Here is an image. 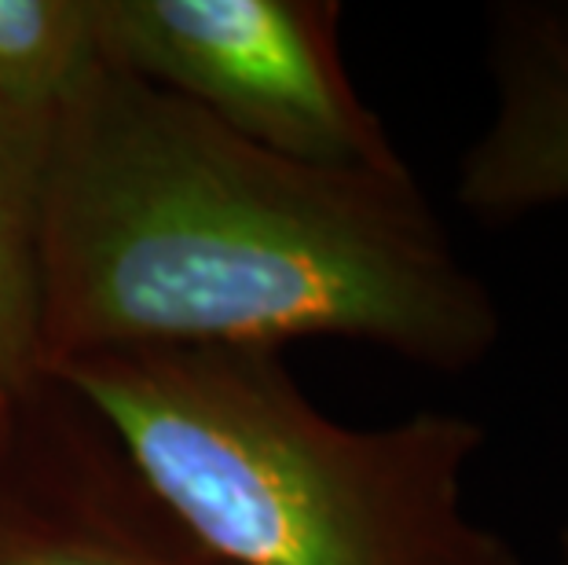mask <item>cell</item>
Listing matches in <instances>:
<instances>
[{
  "label": "cell",
  "mask_w": 568,
  "mask_h": 565,
  "mask_svg": "<svg viewBox=\"0 0 568 565\" xmlns=\"http://www.w3.org/2000/svg\"><path fill=\"white\" fill-rule=\"evenodd\" d=\"M44 371L148 349L367 342L469 371L503 312L410 170H323L239 140L103 59L52 125Z\"/></svg>",
  "instance_id": "6da1fadb"
},
{
  "label": "cell",
  "mask_w": 568,
  "mask_h": 565,
  "mask_svg": "<svg viewBox=\"0 0 568 565\" xmlns=\"http://www.w3.org/2000/svg\"><path fill=\"white\" fill-rule=\"evenodd\" d=\"M213 565H521L466 514L469 415H323L272 349H148L55 367Z\"/></svg>",
  "instance_id": "7a4b0ae2"
},
{
  "label": "cell",
  "mask_w": 568,
  "mask_h": 565,
  "mask_svg": "<svg viewBox=\"0 0 568 565\" xmlns=\"http://www.w3.org/2000/svg\"><path fill=\"white\" fill-rule=\"evenodd\" d=\"M337 27L334 0H95L106 67L239 140L323 170H407L348 78Z\"/></svg>",
  "instance_id": "3957f363"
},
{
  "label": "cell",
  "mask_w": 568,
  "mask_h": 565,
  "mask_svg": "<svg viewBox=\"0 0 568 565\" xmlns=\"http://www.w3.org/2000/svg\"><path fill=\"white\" fill-rule=\"evenodd\" d=\"M0 565H213L106 426L48 379L0 412Z\"/></svg>",
  "instance_id": "277c9868"
},
{
  "label": "cell",
  "mask_w": 568,
  "mask_h": 565,
  "mask_svg": "<svg viewBox=\"0 0 568 565\" xmlns=\"http://www.w3.org/2000/svg\"><path fill=\"white\" fill-rule=\"evenodd\" d=\"M495 114L458 162L455 199L485 224L568 202V0L491 11Z\"/></svg>",
  "instance_id": "5b68a950"
},
{
  "label": "cell",
  "mask_w": 568,
  "mask_h": 565,
  "mask_svg": "<svg viewBox=\"0 0 568 565\" xmlns=\"http://www.w3.org/2000/svg\"><path fill=\"white\" fill-rule=\"evenodd\" d=\"M55 122L0 107V412L44 382V176Z\"/></svg>",
  "instance_id": "8992f818"
},
{
  "label": "cell",
  "mask_w": 568,
  "mask_h": 565,
  "mask_svg": "<svg viewBox=\"0 0 568 565\" xmlns=\"http://www.w3.org/2000/svg\"><path fill=\"white\" fill-rule=\"evenodd\" d=\"M95 63V0H0V107L55 122Z\"/></svg>",
  "instance_id": "52a82bcc"
},
{
  "label": "cell",
  "mask_w": 568,
  "mask_h": 565,
  "mask_svg": "<svg viewBox=\"0 0 568 565\" xmlns=\"http://www.w3.org/2000/svg\"><path fill=\"white\" fill-rule=\"evenodd\" d=\"M561 558H565V565H568V522H565V528H561Z\"/></svg>",
  "instance_id": "ba28073f"
}]
</instances>
